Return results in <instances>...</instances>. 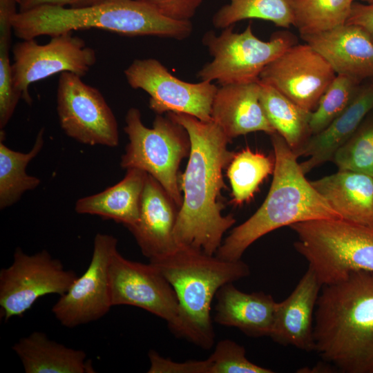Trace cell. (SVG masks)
<instances>
[{"instance_id":"obj_1","label":"cell","mask_w":373,"mask_h":373,"mask_svg":"<svg viewBox=\"0 0 373 373\" xmlns=\"http://www.w3.org/2000/svg\"><path fill=\"white\" fill-rule=\"evenodd\" d=\"M187 131L191 150L186 167L179 175L182 193L174 230L179 247L215 255L223 236L235 223L233 215L224 216L220 200L227 188L222 171L236 153L228 149L232 141L213 120L205 122L184 113H167Z\"/></svg>"},{"instance_id":"obj_2","label":"cell","mask_w":373,"mask_h":373,"mask_svg":"<svg viewBox=\"0 0 373 373\" xmlns=\"http://www.w3.org/2000/svg\"><path fill=\"white\" fill-rule=\"evenodd\" d=\"M313 336L324 362L343 373H373V271L322 286Z\"/></svg>"},{"instance_id":"obj_3","label":"cell","mask_w":373,"mask_h":373,"mask_svg":"<svg viewBox=\"0 0 373 373\" xmlns=\"http://www.w3.org/2000/svg\"><path fill=\"white\" fill-rule=\"evenodd\" d=\"M274 153L273 179L268 194L258 209L234 227L216 256L241 260L258 239L278 228L318 219H342L305 178L298 157L278 133L270 135Z\"/></svg>"},{"instance_id":"obj_4","label":"cell","mask_w":373,"mask_h":373,"mask_svg":"<svg viewBox=\"0 0 373 373\" xmlns=\"http://www.w3.org/2000/svg\"><path fill=\"white\" fill-rule=\"evenodd\" d=\"M21 39L50 37L74 30L99 28L129 37L155 36L183 40L193 32L191 21H178L139 0H105L83 8L41 6L17 12L12 18Z\"/></svg>"},{"instance_id":"obj_5","label":"cell","mask_w":373,"mask_h":373,"mask_svg":"<svg viewBox=\"0 0 373 373\" xmlns=\"http://www.w3.org/2000/svg\"><path fill=\"white\" fill-rule=\"evenodd\" d=\"M149 262L169 282L178 300V318L172 332L210 350L216 338L212 300L222 285L249 276V265L242 260H226L185 247Z\"/></svg>"},{"instance_id":"obj_6","label":"cell","mask_w":373,"mask_h":373,"mask_svg":"<svg viewBox=\"0 0 373 373\" xmlns=\"http://www.w3.org/2000/svg\"><path fill=\"white\" fill-rule=\"evenodd\" d=\"M295 249L305 258L322 286L350 272L373 271V228L343 219H318L289 226Z\"/></svg>"},{"instance_id":"obj_7","label":"cell","mask_w":373,"mask_h":373,"mask_svg":"<svg viewBox=\"0 0 373 373\" xmlns=\"http://www.w3.org/2000/svg\"><path fill=\"white\" fill-rule=\"evenodd\" d=\"M125 122L128 143L121 157V167L138 169L151 175L180 207L179 167L191 150L186 130L167 115H156L153 127L148 128L142 121L140 111L134 107L128 110Z\"/></svg>"},{"instance_id":"obj_8","label":"cell","mask_w":373,"mask_h":373,"mask_svg":"<svg viewBox=\"0 0 373 373\" xmlns=\"http://www.w3.org/2000/svg\"><path fill=\"white\" fill-rule=\"evenodd\" d=\"M202 42L213 59L203 66L197 77L220 85L258 81L263 69L294 45L293 37L286 32L276 34L269 41L261 40L254 34L251 23L241 33L234 32L233 26L224 28L219 35L209 30Z\"/></svg>"},{"instance_id":"obj_9","label":"cell","mask_w":373,"mask_h":373,"mask_svg":"<svg viewBox=\"0 0 373 373\" xmlns=\"http://www.w3.org/2000/svg\"><path fill=\"white\" fill-rule=\"evenodd\" d=\"M77 275L44 249L28 255L18 247L12 264L0 271L1 316H22L41 297L64 294Z\"/></svg>"},{"instance_id":"obj_10","label":"cell","mask_w":373,"mask_h":373,"mask_svg":"<svg viewBox=\"0 0 373 373\" xmlns=\"http://www.w3.org/2000/svg\"><path fill=\"white\" fill-rule=\"evenodd\" d=\"M12 80L15 90L29 105V86L57 73L70 72L83 77L97 61L95 50L85 41L65 32L51 37L46 44L22 39L12 47Z\"/></svg>"},{"instance_id":"obj_11","label":"cell","mask_w":373,"mask_h":373,"mask_svg":"<svg viewBox=\"0 0 373 373\" xmlns=\"http://www.w3.org/2000/svg\"><path fill=\"white\" fill-rule=\"evenodd\" d=\"M57 111L63 131L82 144L115 147L118 125L111 108L98 89L82 77L64 72L59 77Z\"/></svg>"},{"instance_id":"obj_12","label":"cell","mask_w":373,"mask_h":373,"mask_svg":"<svg viewBox=\"0 0 373 373\" xmlns=\"http://www.w3.org/2000/svg\"><path fill=\"white\" fill-rule=\"evenodd\" d=\"M129 86L149 96V108L156 113H184L211 121V105L218 87L211 82L189 83L173 76L158 60L136 59L125 70Z\"/></svg>"},{"instance_id":"obj_13","label":"cell","mask_w":373,"mask_h":373,"mask_svg":"<svg viewBox=\"0 0 373 373\" xmlns=\"http://www.w3.org/2000/svg\"><path fill=\"white\" fill-rule=\"evenodd\" d=\"M117 240L111 235L96 234L88 268L77 276L69 289L56 302L52 312L64 327L73 328L97 321L113 307L108 269L117 249Z\"/></svg>"},{"instance_id":"obj_14","label":"cell","mask_w":373,"mask_h":373,"mask_svg":"<svg viewBox=\"0 0 373 373\" xmlns=\"http://www.w3.org/2000/svg\"><path fill=\"white\" fill-rule=\"evenodd\" d=\"M113 306L131 305L164 319L172 331L178 321V300L171 285L153 264L132 261L118 251L108 269Z\"/></svg>"},{"instance_id":"obj_15","label":"cell","mask_w":373,"mask_h":373,"mask_svg":"<svg viewBox=\"0 0 373 373\" xmlns=\"http://www.w3.org/2000/svg\"><path fill=\"white\" fill-rule=\"evenodd\" d=\"M336 75L311 46L294 44L263 69L259 80L312 112Z\"/></svg>"},{"instance_id":"obj_16","label":"cell","mask_w":373,"mask_h":373,"mask_svg":"<svg viewBox=\"0 0 373 373\" xmlns=\"http://www.w3.org/2000/svg\"><path fill=\"white\" fill-rule=\"evenodd\" d=\"M179 209L163 186L148 174L139 219L128 229L149 260L166 256L179 247L174 236Z\"/></svg>"},{"instance_id":"obj_17","label":"cell","mask_w":373,"mask_h":373,"mask_svg":"<svg viewBox=\"0 0 373 373\" xmlns=\"http://www.w3.org/2000/svg\"><path fill=\"white\" fill-rule=\"evenodd\" d=\"M260 80L220 85L211 111L212 120L232 140L240 135L261 131L276 133L262 106Z\"/></svg>"},{"instance_id":"obj_18","label":"cell","mask_w":373,"mask_h":373,"mask_svg":"<svg viewBox=\"0 0 373 373\" xmlns=\"http://www.w3.org/2000/svg\"><path fill=\"white\" fill-rule=\"evenodd\" d=\"M322 285L308 267L292 292L276 305L270 338L280 345L314 351V317Z\"/></svg>"},{"instance_id":"obj_19","label":"cell","mask_w":373,"mask_h":373,"mask_svg":"<svg viewBox=\"0 0 373 373\" xmlns=\"http://www.w3.org/2000/svg\"><path fill=\"white\" fill-rule=\"evenodd\" d=\"M301 37L327 61L336 75L358 82L373 78V42L361 27L345 23Z\"/></svg>"},{"instance_id":"obj_20","label":"cell","mask_w":373,"mask_h":373,"mask_svg":"<svg viewBox=\"0 0 373 373\" xmlns=\"http://www.w3.org/2000/svg\"><path fill=\"white\" fill-rule=\"evenodd\" d=\"M216 298L214 322L250 337L270 336L277 305L271 294L244 292L229 283L218 289Z\"/></svg>"},{"instance_id":"obj_21","label":"cell","mask_w":373,"mask_h":373,"mask_svg":"<svg viewBox=\"0 0 373 373\" xmlns=\"http://www.w3.org/2000/svg\"><path fill=\"white\" fill-rule=\"evenodd\" d=\"M373 109V82L358 87L347 108L323 131L312 135L298 149L297 157H309L300 163L305 174L332 160L336 150L358 129Z\"/></svg>"},{"instance_id":"obj_22","label":"cell","mask_w":373,"mask_h":373,"mask_svg":"<svg viewBox=\"0 0 373 373\" xmlns=\"http://www.w3.org/2000/svg\"><path fill=\"white\" fill-rule=\"evenodd\" d=\"M310 182L343 220L373 228V178L338 170Z\"/></svg>"},{"instance_id":"obj_23","label":"cell","mask_w":373,"mask_h":373,"mask_svg":"<svg viewBox=\"0 0 373 373\" xmlns=\"http://www.w3.org/2000/svg\"><path fill=\"white\" fill-rule=\"evenodd\" d=\"M148 173L128 169L124 178L105 190L77 200L75 210L79 214L95 215L112 220L127 229L140 217L143 190Z\"/></svg>"},{"instance_id":"obj_24","label":"cell","mask_w":373,"mask_h":373,"mask_svg":"<svg viewBox=\"0 0 373 373\" xmlns=\"http://www.w3.org/2000/svg\"><path fill=\"white\" fill-rule=\"evenodd\" d=\"M12 349L26 373L95 372L83 350L50 340L41 332L35 331L20 338Z\"/></svg>"},{"instance_id":"obj_25","label":"cell","mask_w":373,"mask_h":373,"mask_svg":"<svg viewBox=\"0 0 373 373\" xmlns=\"http://www.w3.org/2000/svg\"><path fill=\"white\" fill-rule=\"evenodd\" d=\"M260 84V99L267 119L293 151H296L312 136L309 128L312 112L305 110L274 88L261 82Z\"/></svg>"},{"instance_id":"obj_26","label":"cell","mask_w":373,"mask_h":373,"mask_svg":"<svg viewBox=\"0 0 373 373\" xmlns=\"http://www.w3.org/2000/svg\"><path fill=\"white\" fill-rule=\"evenodd\" d=\"M44 129L37 133L32 149L28 153L15 151L0 142V209L15 204L27 191L36 189L40 179L29 175L26 169L41 151L44 144Z\"/></svg>"},{"instance_id":"obj_27","label":"cell","mask_w":373,"mask_h":373,"mask_svg":"<svg viewBox=\"0 0 373 373\" xmlns=\"http://www.w3.org/2000/svg\"><path fill=\"white\" fill-rule=\"evenodd\" d=\"M254 19L285 28L294 26L293 0H229L213 15L212 23L215 28L224 29Z\"/></svg>"},{"instance_id":"obj_28","label":"cell","mask_w":373,"mask_h":373,"mask_svg":"<svg viewBox=\"0 0 373 373\" xmlns=\"http://www.w3.org/2000/svg\"><path fill=\"white\" fill-rule=\"evenodd\" d=\"M274 169V160L271 157L249 147L236 153L227 168L232 202L241 205L249 201Z\"/></svg>"},{"instance_id":"obj_29","label":"cell","mask_w":373,"mask_h":373,"mask_svg":"<svg viewBox=\"0 0 373 373\" xmlns=\"http://www.w3.org/2000/svg\"><path fill=\"white\" fill-rule=\"evenodd\" d=\"M353 0H293L294 26L300 36L329 31L346 23Z\"/></svg>"},{"instance_id":"obj_30","label":"cell","mask_w":373,"mask_h":373,"mask_svg":"<svg viewBox=\"0 0 373 373\" xmlns=\"http://www.w3.org/2000/svg\"><path fill=\"white\" fill-rule=\"evenodd\" d=\"M14 0H0V128L3 129L11 119L21 98L14 88L12 68L10 59L12 18L17 12Z\"/></svg>"},{"instance_id":"obj_31","label":"cell","mask_w":373,"mask_h":373,"mask_svg":"<svg viewBox=\"0 0 373 373\" xmlns=\"http://www.w3.org/2000/svg\"><path fill=\"white\" fill-rule=\"evenodd\" d=\"M358 84L350 77L336 75L322 95L316 108L311 113L309 128L312 135L325 129L347 108Z\"/></svg>"},{"instance_id":"obj_32","label":"cell","mask_w":373,"mask_h":373,"mask_svg":"<svg viewBox=\"0 0 373 373\" xmlns=\"http://www.w3.org/2000/svg\"><path fill=\"white\" fill-rule=\"evenodd\" d=\"M332 161L338 170L373 178V121L363 123L334 153Z\"/></svg>"},{"instance_id":"obj_33","label":"cell","mask_w":373,"mask_h":373,"mask_svg":"<svg viewBox=\"0 0 373 373\" xmlns=\"http://www.w3.org/2000/svg\"><path fill=\"white\" fill-rule=\"evenodd\" d=\"M209 373H273L271 369L251 362L242 345L230 339L217 343L208 358Z\"/></svg>"},{"instance_id":"obj_34","label":"cell","mask_w":373,"mask_h":373,"mask_svg":"<svg viewBox=\"0 0 373 373\" xmlns=\"http://www.w3.org/2000/svg\"><path fill=\"white\" fill-rule=\"evenodd\" d=\"M148 356L150 361L149 373H209L208 358L180 363L164 358L153 350L149 352Z\"/></svg>"},{"instance_id":"obj_35","label":"cell","mask_w":373,"mask_h":373,"mask_svg":"<svg viewBox=\"0 0 373 373\" xmlns=\"http://www.w3.org/2000/svg\"><path fill=\"white\" fill-rule=\"evenodd\" d=\"M154 6L163 15L178 21H191L204 0H139Z\"/></svg>"},{"instance_id":"obj_36","label":"cell","mask_w":373,"mask_h":373,"mask_svg":"<svg viewBox=\"0 0 373 373\" xmlns=\"http://www.w3.org/2000/svg\"><path fill=\"white\" fill-rule=\"evenodd\" d=\"M346 23L361 27L373 42V3L354 1Z\"/></svg>"},{"instance_id":"obj_37","label":"cell","mask_w":373,"mask_h":373,"mask_svg":"<svg viewBox=\"0 0 373 373\" xmlns=\"http://www.w3.org/2000/svg\"><path fill=\"white\" fill-rule=\"evenodd\" d=\"M105 0H21L19 11L23 12L41 6H55L83 8L99 3Z\"/></svg>"},{"instance_id":"obj_38","label":"cell","mask_w":373,"mask_h":373,"mask_svg":"<svg viewBox=\"0 0 373 373\" xmlns=\"http://www.w3.org/2000/svg\"><path fill=\"white\" fill-rule=\"evenodd\" d=\"M353 1H354L355 0H353ZM361 1H364L368 4L373 3V0H361Z\"/></svg>"},{"instance_id":"obj_39","label":"cell","mask_w":373,"mask_h":373,"mask_svg":"<svg viewBox=\"0 0 373 373\" xmlns=\"http://www.w3.org/2000/svg\"><path fill=\"white\" fill-rule=\"evenodd\" d=\"M14 1H15L17 2V3L19 4L21 0H14Z\"/></svg>"}]
</instances>
